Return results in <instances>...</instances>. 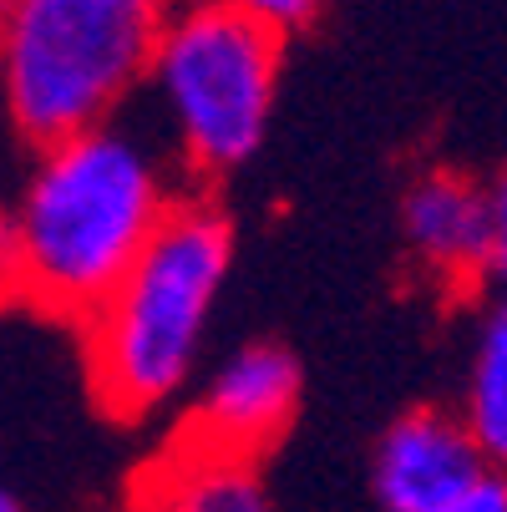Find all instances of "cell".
Returning <instances> with one entry per match:
<instances>
[{
  "label": "cell",
  "instance_id": "1",
  "mask_svg": "<svg viewBox=\"0 0 507 512\" xmlns=\"http://www.w3.org/2000/svg\"><path fill=\"white\" fill-rule=\"evenodd\" d=\"M183 193L168 148L132 117L46 142L0 213V300L87 320Z\"/></svg>",
  "mask_w": 507,
  "mask_h": 512
},
{
  "label": "cell",
  "instance_id": "2",
  "mask_svg": "<svg viewBox=\"0 0 507 512\" xmlns=\"http://www.w3.org/2000/svg\"><path fill=\"white\" fill-rule=\"evenodd\" d=\"M229 269V213L188 188L117 289L82 320L92 391L117 421H142L193 391Z\"/></svg>",
  "mask_w": 507,
  "mask_h": 512
},
{
  "label": "cell",
  "instance_id": "3",
  "mask_svg": "<svg viewBox=\"0 0 507 512\" xmlns=\"http://www.w3.org/2000/svg\"><path fill=\"white\" fill-rule=\"evenodd\" d=\"M178 0H11L0 26V107L26 148L127 112Z\"/></svg>",
  "mask_w": 507,
  "mask_h": 512
},
{
  "label": "cell",
  "instance_id": "4",
  "mask_svg": "<svg viewBox=\"0 0 507 512\" xmlns=\"http://www.w3.org/2000/svg\"><path fill=\"white\" fill-rule=\"evenodd\" d=\"M284 66V36L244 16L234 0H178L148 87L168 127V158L188 183H219L239 173L259 148L274 117Z\"/></svg>",
  "mask_w": 507,
  "mask_h": 512
},
{
  "label": "cell",
  "instance_id": "5",
  "mask_svg": "<svg viewBox=\"0 0 507 512\" xmlns=\"http://www.w3.org/2000/svg\"><path fill=\"white\" fill-rule=\"evenodd\" d=\"M300 391H305V376H300L295 350L279 340H244L224 360H213V371L193 391V406L178 436H188V442L208 452L259 462L295 421Z\"/></svg>",
  "mask_w": 507,
  "mask_h": 512
},
{
  "label": "cell",
  "instance_id": "6",
  "mask_svg": "<svg viewBox=\"0 0 507 512\" xmlns=\"http://www.w3.org/2000/svg\"><path fill=\"white\" fill-rule=\"evenodd\" d=\"M401 244L416 274L447 295L487 284V193L462 168H426L401 193Z\"/></svg>",
  "mask_w": 507,
  "mask_h": 512
},
{
  "label": "cell",
  "instance_id": "7",
  "mask_svg": "<svg viewBox=\"0 0 507 512\" xmlns=\"http://www.w3.org/2000/svg\"><path fill=\"white\" fill-rule=\"evenodd\" d=\"M487 477V462L447 406L396 416L371 452V492L386 512H431Z\"/></svg>",
  "mask_w": 507,
  "mask_h": 512
},
{
  "label": "cell",
  "instance_id": "8",
  "mask_svg": "<svg viewBox=\"0 0 507 512\" xmlns=\"http://www.w3.org/2000/svg\"><path fill=\"white\" fill-rule=\"evenodd\" d=\"M127 512H279L259 462L208 452L188 436L158 452L132 482Z\"/></svg>",
  "mask_w": 507,
  "mask_h": 512
},
{
  "label": "cell",
  "instance_id": "9",
  "mask_svg": "<svg viewBox=\"0 0 507 512\" xmlns=\"http://www.w3.org/2000/svg\"><path fill=\"white\" fill-rule=\"evenodd\" d=\"M457 416L477 442L487 472L507 477V289H497L477 315Z\"/></svg>",
  "mask_w": 507,
  "mask_h": 512
},
{
  "label": "cell",
  "instance_id": "10",
  "mask_svg": "<svg viewBox=\"0 0 507 512\" xmlns=\"http://www.w3.org/2000/svg\"><path fill=\"white\" fill-rule=\"evenodd\" d=\"M487 193V284L507 289V163L482 183Z\"/></svg>",
  "mask_w": 507,
  "mask_h": 512
},
{
  "label": "cell",
  "instance_id": "11",
  "mask_svg": "<svg viewBox=\"0 0 507 512\" xmlns=\"http://www.w3.org/2000/svg\"><path fill=\"white\" fill-rule=\"evenodd\" d=\"M244 16H254L259 26H269L274 36H295L315 21L320 0H234Z\"/></svg>",
  "mask_w": 507,
  "mask_h": 512
},
{
  "label": "cell",
  "instance_id": "12",
  "mask_svg": "<svg viewBox=\"0 0 507 512\" xmlns=\"http://www.w3.org/2000/svg\"><path fill=\"white\" fill-rule=\"evenodd\" d=\"M431 512H507V477L487 472L477 487H467L462 497L442 502V507H431Z\"/></svg>",
  "mask_w": 507,
  "mask_h": 512
},
{
  "label": "cell",
  "instance_id": "13",
  "mask_svg": "<svg viewBox=\"0 0 507 512\" xmlns=\"http://www.w3.org/2000/svg\"><path fill=\"white\" fill-rule=\"evenodd\" d=\"M0 512H26V507H21V502L6 492V487H0Z\"/></svg>",
  "mask_w": 507,
  "mask_h": 512
},
{
  "label": "cell",
  "instance_id": "14",
  "mask_svg": "<svg viewBox=\"0 0 507 512\" xmlns=\"http://www.w3.org/2000/svg\"><path fill=\"white\" fill-rule=\"evenodd\" d=\"M6 16H11V0H0V26H6Z\"/></svg>",
  "mask_w": 507,
  "mask_h": 512
}]
</instances>
